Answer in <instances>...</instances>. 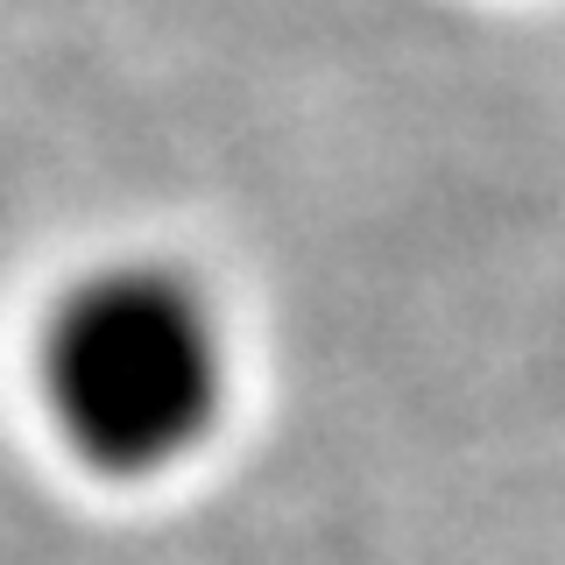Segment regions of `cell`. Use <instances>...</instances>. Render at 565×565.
Returning <instances> with one entry per match:
<instances>
[{"label":"cell","instance_id":"obj_1","mask_svg":"<svg viewBox=\"0 0 565 565\" xmlns=\"http://www.w3.org/2000/svg\"><path fill=\"white\" fill-rule=\"evenodd\" d=\"M35 396L78 467L106 481L170 473L226 411L220 311L163 262L93 269L35 332Z\"/></svg>","mask_w":565,"mask_h":565}]
</instances>
